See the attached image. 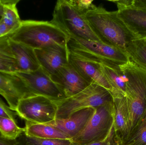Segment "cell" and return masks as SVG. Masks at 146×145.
Segmentation results:
<instances>
[{
    "label": "cell",
    "instance_id": "cell-11",
    "mask_svg": "<svg viewBox=\"0 0 146 145\" xmlns=\"http://www.w3.org/2000/svg\"><path fill=\"white\" fill-rule=\"evenodd\" d=\"M0 94L6 100L10 109L14 112L21 99L34 96L21 78L14 73L1 71Z\"/></svg>",
    "mask_w": 146,
    "mask_h": 145
},
{
    "label": "cell",
    "instance_id": "cell-5",
    "mask_svg": "<svg viewBox=\"0 0 146 145\" xmlns=\"http://www.w3.org/2000/svg\"><path fill=\"white\" fill-rule=\"evenodd\" d=\"M85 14L69 0H59L55 7L51 22L69 37L100 41L91 29Z\"/></svg>",
    "mask_w": 146,
    "mask_h": 145
},
{
    "label": "cell",
    "instance_id": "cell-15",
    "mask_svg": "<svg viewBox=\"0 0 146 145\" xmlns=\"http://www.w3.org/2000/svg\"><path fill=\"white\" fill-rule=\"evenodd\" d=\"M94 112V108L82 109L74 112L66 119H56L46 124L59 129L72 140L85 128Z\"/></svg>",
    "mask_w": 146,
    "mask_h": 145
},
{
    "label": "cell",
    "instance_id": "cell-2",
    "mask_svg": "<svg viewBox=\"0 0 146 145\" xmlns=\"http://www.w3.org/2000/svg\"><path fill=\"white\" fill-rule=\"evenodd\" d=\"M9 38L36 49L55 45L67 47L69 37L51 21L28 20H21Z\"/></svg>",
    "mask_w": 146,
    "mask_h": 145
},
{
    "label": "cell",
    "instance_id": "cell-12",
    "mask_svg": "<svg viewBox=\"0 0 146 145\" xmlns=\"http://www.w3.org/2000/svg\"><path fill=\"white\" fill-rule=\"evenodd\" d=\"M34 50L40 66L50 76L69 63L67 47L55 45Z\"/></svg>",
    "mask_w": 146,
    "mask_h": 145
},
{
    "label": "cell",
    "instance_id": "cell-22",
    "mask_svg": "<svg viewBox=\"0 0 146 145\" xmlns=\"http://www.w3.org/2000/svg\"><path fill=\"white\" fill-rule=\"evenodd\" d=\"M15 145H74L71 140H50L27 135L25 132L14 140Z\"/></svg>",
    "mask_w": 146,
    "mask_h": 145
},
{
    "label": "cell",
    "instance_id": "cell-4",
    "mask_svg": "<svg viewBox=\"0 0 146 145\" xmlns=\"http://www.w3.org/2000/svg\"><path fill=\"white\" fill-rule=\"evenodd\" d=\"M67 47L73 54L108 67L121 65L130 59L121 50L100 41L69 37Z\"/></svg>",
    "mask_w": 146,
    "mask_h": 145
},
{
    "label": "cell",
    "instance_id": "cell-26",
    "mask_svg": "<svg viewBox=\"0 0 146 145\" xmlns=\"http://www.w3.org/2000/svg\"><path fill=\"white\" fill-rule=\"evenodd\" d=\"M0 71L11 73H14L18 72L17 66L14 61L1 58Z\"/></svg>",
    "mask_w": 146,
    "mask_h": 145
},
{
    "label": "cell",
    "instance_id": "cell-20",
    "mask_svg": "<svg viewBox=\"0 0 146 145\" xmlns=\"http://www.w3.org/2000/svg\"><path fill=\"white\" fill-rule=\"evenodd\" d=\"M19 0L0 1V17L4 24L16 30L20 25V19L17 5Z\"/></svg>",
    "mask_w": 146,
    "mask_h": 145
},
{
    "label": "cell",
    "instance_id": "cell-6",
    "mask_svg": "<svg viewBox=\"0 0 146 145\" xmlns=\"http://www.w3.org/2000/svg\"><path fill=\"white\" fill-rule=\"evenodd\" d=\"M113 102L110 92L95 83L70 98L56 102L58 110L56 119H66L76 112L82 109L94 108Z\"/></svg>",
    "mask_w": 146,
    "mask_h": 145
},
{
    "label": "cell",
    "instance_id": "cell-24",
    "mask_svg": "<svg viewBox=\"0 0 146 145\" xmlns=\"http://www.w3.org/2000/svg\"><path fill=\"white\" fill-rule=\"evenodd\" d=\"M129 59L136 64L146 70V42L142 40H136L134 49Z\"/></svg>",
    "mask_w": 146,
    "mask_h": 145
},
{
    "label": "cell",
    "instance_id": "cell-8",
    "mask_svg": "<svg viewBox=\"0 0 146 145\" xmlns=\"http://www.w3.org/2000/svg\"><path fill=\"white\" fill-rule=\"evenodd\" d=\"M57 110L54 101L44 96L34 95L21 99L15 112L25 121L46 124L55 120Z\"/></svg>",
    "mask_w": 146,
    "mask_h": 145
},
{
    "label": "cell",
    "instance_id": "cell-21",
    "mask_svg": "<svg viewBox=\"0 0 146 145\" xmlns=\"http://www.w3.org/2000/svg\"><path fill=\"white\" fill-rule=\"evenodd\" d=\"M25 132V128L19 127L13 119L0 116V134L2 137L14 140Z\"/></svg>",
    "mask_w": 146,
    "mask_h": 145
},
{
    "label": "cell",
    "instance_id": "cell-9",
    "mask_svg": "<svg viewBox=\"0 0 146 145\" xmlns=\"http://www.w3.org/2000/svg\"><path fill=\"white\" fill-rule=\"evenodd\" d=\"M117 14L136 40L146 39V0L111 1Z\"/></svg>",
    "mask_w": 146,
    "mask_h": 145
},
{
    "label": "cell",
    "instance_id": "cell-32",
    "mask_svg": "<svg viewBox=\"0 0 146 145\" xmlns=\"http://www.w3.org/2000/svg\"><path fill=\"white\" fill-rule=\"evenodd\" d=\"M141 40H142V41H143L145 42H146V39H141Z\"/></svg>",
    "mask_w": 146,
    "mask_h": 145
},
{
    "label": "cell",
    "instance_id": "cell-25",
    "mask_svg": "<svg viewBox=\"0 0 146 145\" xmlns=\"http://www.w3.org/2000/svg\"><path fill=\"white\" fill-rule=\"evenodd\" d=\"M8 40V37L0 38V58L15 62L9 47Z\"/></svg>",
    "mask_w": 146,
    "mask_h": 145
},
{
    "label": "cell",
    "instance_id": "cell-17",
    "mask_svg": "<svg viewBox=\"0 0 146 145\" xmlns=\"http://www.w3.org/2000/svg\"><path fill=\"white\" fill-rule=\"evenodd\" d=\"M114 106V127L117 138L121 145L128 133L129 112L126 96L116 94L112 96Z\"/></svg>",
    "mask_w": 146,
    "mask_h": 145
},
{
    "label": "cell",
    "instance_id": "cell-3",
    "mask_svg": "<svg viewBox=\"0 0 146 145\" xmlns=\"http://www.w3.org/2000/svg\"><path fill=\"white\" fill-rule=\"evenodd\" d=\"M120 67L127 78L126 96L129 112L127 137L146 115V70L130 59Z\"/></svg>",
    "mask_w": 146,
    "mask_h": 145
},
{
    "label": "cell",
    "instance_id": "cell-19",
    "mask_svg": "<svg viewBox=\"0 0 146 145\" xmlns=\"http://www.w3.org/2000/svg\"><path fill=\"white\" fill-rule=\"evenodd\" d=\"M102 71L113 89L112 96L122 94L126 96L127 78L121 70L120 66L113 67L101 65Z\"/></svg>",
    "mask_w": 146,
    "mask_h": 145
},
{
    "label": "cell",
    "instance_id": "cell-10",
    "mask_svg": "<svg viewBox=\"0 0 146 145\" xmlns=\"http://www.w3.org/2000/svg\"><path fill=\"white\" fill-rule=\"evenodd\" d=\"M14 74L23 80L33 95L44 96L55 102L67 98L50 76L42 67L29 73L16 72Z\"/></svg>",
    "mask_w": 146,
    "mask_h": 145
},
{
    "label": "cell",
    "instance_id": "cell-1",
    "mask_svg": "<svg viewBox=\"0 0 146 145\" xmlns=\"http://www.w3.org/2000/svg\"><path fill=\"white\" fill-rule=\"evenodd\" d=\"M85 16L101 42L120 49L129 58L136 39L119 18L117 11H108L94 5Z\"/></svg>",
    "mask_w": 146,
    "mask_h": 145
},
{
    "label": "cell",
    "instance_id": "cell-31",
    "mask_svg": "<svg viewBox=\"0 0 146 145\" xmlns=\"http://www.w3.org/2000/svg\"><path fill=\"white\" fill-rule=\"evenodd\" d=\"M0 145H15V141L5 138L0 135Z\"/></svg>",
    "mask_w": 146,
    "mask_h": 145
},
{
    "label": "cell",
    "instance_id": "cell-16",
    "mask_svg": "<svg viewBox=\"0 0 146 145\" xmlns=\"http://www.w3.org/2000/svg\"><path fill=\"white\" fill-rule=\"evenodd\" d=\"M8 41L18 72L29 73L38 70L41 67L34 49L15 41L9 37Z\"/></svg>",
    "mask_w": 146,
    "mask_h": 145
},
{
    "label": "cell",
    "instance_id": "cell-29",
    "mask_svg": "<svg viewBox=\"0 0 146 145\" xmlns=\"http://www.w3.org/2000/svg\"><path fill=\"white\" fill-rule=\"evenodd\" d=\"M71 3L73 4L77 9L80 11L86 14L87 11L91 9L94 6L93 1H86V0H79V1H73L69 0Z\"/></svg>",
    "mask_w": 146,
    "mask_h": 145
},
{
    "label": "cell",
    "instance_id": "cell-13",
    "mask_svg": "<svg viewBox=\"0 0 146 145\" xmlns=\"http://www.w3.org/2000/svg\"><path fill=\"white\" fill-rule=\"evenodd\" d=\"M68 61L74 69L88 83L102 86L112 94L113 89L105 76L101 65L82 58L69 52Z\"/></svg>",
    "mask_w": 146,
    "mask_h": 145
},
{
    "label": "cell",
    "instance_id": "cell-23",
    "mask_svg": "<svg viewBox=\"0 0 146 145\" xmlns=\"http://www.w3.org/2000/svg\"><path fill=\"white\" fill-rule=\"evenodd\" d=\"M121 145H146V115Z\"/></svg>",
    "mask_w": 146,
    "mask_h": 145
},
{
    "label": "cell",
    "instance_id": "cell-30",
    "mask_svg": "<svg viewBox=\"0 0 146 145\" xmlns=\"http://www.w3.org/2000/svg\"><path fill=\"white\" fill-rule=\"evenodd\" d=\"M15 31L14 30L6 25L4 22L0 19V38L8 37Z\"/></svg>",
    "mask_w": 146,
    "mask_h": 145
},
{
    "label": "cell",
    "instance_id": "cell-7",
    "mask_svg": "<svg viewBox=\"0 0 146 145\" xmlns=\"http://www.w3.org/2000/svg\"><path fill=\"white\" fill-rule=\"evenodd\" d=\"M114 127L113 102L95 108V112L83 130L71 140L74 145H86L107 138Z\"/></svg>",
    "mask_w": 146,
    "mask_h": 145
},
{
    "label": "cell",
    "instance_id": "cell-14",
    "mask_svg": "<svg viewBox=\"0 0 146 145\" xmlns=\"http://www.w3.org/2000/svg\"><path fill=\"white\" fill-rule=\"evenodd\" d=\"M50 77L67 98L77 94L91 84L69 63Z\"/></svg>",
    "mask_w": 146,
    "mask_h": 145
},
{
    "label": "cell",
    "instance_id": "cell-27",
    "mask_svg": "<svg viewBox=\"0 0 146 145\" xmlns=\"http://www.w3.org/2000/svg\"><path fill=\"white\" fill-rule=\"evenodd\" d=\"M0 116L9 117L17 122L16 119L17 115L16 112L12 110L1 98H0Z\"/></svg>",
    "mask_w": 146,
    "mask_h": 145
},
{
    "label": "cell",
    "instance_id": "cell-28",
    "mask_svg": "<svg viewBox=\"0 0 146 145\" xmlns=\"http://www.w3.org/2000/svg\"><path fill=\"white\" fill-rule=\"evenodd\" d=\"M86 145H120L116 136L115 127L112 129L107 138L104 140Z\"/></svg>",
    "mask_w": 146,
    "mask_h": 145
},
{
    "label": "cell",
    "instance_id": "cell-18",
    "mask_svg": "<svg viewBox=\"0 0 146 145\" xmlns=\"http://www.w3.org/2000/svg\"><path fill=\"white\" fill-rule=\"evenodd\" d=\"M25 122V133L31 137L50 140H71L67 135L54 127L46 124Z\"/></svg>",
    "mask_w": 146,
    "mask_h": 145
}]
</instances>
